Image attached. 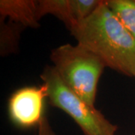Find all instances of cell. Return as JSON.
<instances>
[{"label": "cell", "instance_id": "1", "mask_svg": "<svg viewBox=\"0 0 135 135\" xmlns=\"http://www.w3.org/2000/svg\"><path fill=\"white\" fill-rule=\"evenodd\" d=\"M82 45L110 68L135 77V38L103 1L87 19L69 30Z\"/></svg>", "mask_w": 135, "mask_h": 135}, {"label": "cell", "instance_id": "2", "mask_svg": "<svg viewBox=\"0 0 135 135\" xmlns=\"http://www.w3.org/2000/svg\"><path fill=\"white\" fill-rule=\"evenodd\" d=\"M50 59L63 82L95 106L98 84L107 67L103 60L79 44H66L53 49Z\"/></svg>", "mask_w": 135, "mask_h": 135}, {"label": "cell", "instance_id": "3", "mask_svg": "<svg viewBox=\"0 0 135 135\" xmlns=\"http://www.w3.org/2000/svg\"><path fill=\"white\" fill-rule=\"evenodd\" d=\"M40 77L47 86L50 104L71 117L84 135H116L118 126L71 90L53 65L44 68Z\"/></svg>", "mask_w": 135, "mask_h": 135}, {"label": "cell", "instance_id": "4", "mask_svg": "<svg viewBox=\"0 0 135 135\" xmlns=\"http://www.w3.org/2000/svg\"><path fill=\"white\" fill-rule=\"evenodd\" d=\"M47 98V86H25L16 90L8 100L10 119L21 128L38 126L45 115L44 101Z\"/></svg>", "mask_w": 135, "mask_h": 135}, {"label": "cell", "instance_id": "5", "mask_svg": "<svg viewBox=\"0 0 135 135\" xmlns=\"http://www.w3.org/2000/svg\"><path fill=\"white\" fill-rule=\"evenodd\" d=\"M37 5L38 1L35 0H1L0 17L8 18L23 28H38Z\"/></svg>", "mask_w": 135, "mask_h": 135}, {"label": "cell", "instance_id": "6", "mask_svg": "<svg viewBox=\"0 0 135 135\" xmlns=\"http://www.w3.org/2000/svg\"><path fill=\"white\" fill-rule=\"evenodd\" d=\"M51 15L61 20L68 30L75 24L73 19L70 0H39L37 5V17L40 21L43 17Z\"/></svg>", "mask_w": 135, "mask_h": 135}, {"label": "cell", "instance_id": "7", "mask_svg": "<svg viewBox=\"0 0 135 135\" xmlns=\"http://www.w3.org/2000/svg\"><path fill=\"white\" fill-rule=\"evenodd\" d=\"M23 29L20 25L9 21L5 23V19L1 17L0 22V53L5 56L14 53L18 50V44Z\"/></svg>", "mask_w": 135, "mask_h": 135}, {"label": "cell", "instance_id": "8", "mask_svg": "<svg viewBox=\"0 0 135 135\" xmlns=\"http://www.w3.org/2000/svg\"><path fill=\"white\" fill-rule=\"evenodd\" d=\"M107 5L135 38V0H105Z\"/></svg>", "mask_w": 135, "mask_h": 135}, {"label": "cell", "instance_id": "9", "mask_svg": "<svg viewBox=\"0 0 135 135\" xmlns=\"http://www.w3.org/2000/svg\"><path fill=\"white\" fill-rule=\"evenodd\" d=\"M103 1L104 0H70L71 14L75 24L90 17L100 7Z\"/></svg>", "mask_w": 135, "mask_h": 135}, {"label": "cell", "instance_id": "10", "mask_svg": "<svg viewBox=\"0 0 135 135\" xmlns=\"http://www.w3.org/2000/svg\"><path fill=\"white\" fill-rule=\"evenodd\" d=\"M38 135H56L46 116H44L38 126Z\"/></svg>", "mask_w": 135, "mask_h": 135}]
</instances>
